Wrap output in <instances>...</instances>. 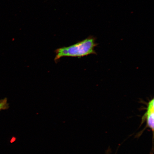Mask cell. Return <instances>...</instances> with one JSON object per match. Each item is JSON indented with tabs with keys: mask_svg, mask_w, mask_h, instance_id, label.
Segmentation results:
<instances>
[{
	"mask_svg": "<svg viewBox=\"0 0 154 154\" xmlns=\"http://www.w3.org/2000/svg\"><path fill=\"white\" fill-rule=\"evenodd\" d=\"M96 45L94 37H88L74 45L56 50L54 60L57 62L63 57H81L94 54L95 53L94 49Z\"/></svg>",
	"mask_w": 154,
	"mask_h": 154,
	"instance_id": "cell-1",
	"label": "cell"
},
{
	"mask_svg": "<svg viewBox=\"0 0 154 154\" xmlns=\"http://www.w3.org/2000/svg\"><path fill=\"white\" fill-rule=\"evenodd\" d=\"M154 99L150 101L148 104L147 111L143 117L142 121L146 120L147 126L154 131Z\"/></svg>",
	"mask_w": 154,
	"mask_h": 154,
	"instance_id": "cell-2",
	"label": "cell"
},
{
	"mask_svg": "<svg viewBox=\"0 0 154 154\" xmlns=\"http://www.w3.org/2000/svg\"><path fill=\"white\" fill-rule=\"evenodd\" d=\"M9 103H8L7 98L0 100V111L5 110L9 108Z\"/></svg>",
	"mask_w": 154,
	"mask_h": 154,
	"instance_id": "cell-3",
	"label": "cell"
}]
</instances>
